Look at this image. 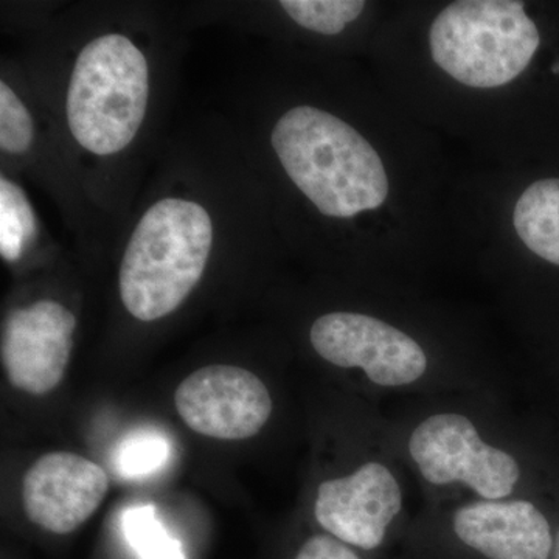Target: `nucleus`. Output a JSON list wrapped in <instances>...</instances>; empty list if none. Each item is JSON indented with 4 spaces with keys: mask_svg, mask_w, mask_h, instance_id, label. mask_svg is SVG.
<instances>
[{
    "mask_svg": "<svg viewBox=\"0 0 559 559\" xmlns=\"http://www.w3.org/2000/svg\"><path fill=\"white\" fill-rule=\"evenodd\" d=\"M272 148L286 175L330 218H353L380 209L390 182L380 154L347 121L297 106L280 117Z\"/></svg>",
    "mask_w": 559,
    "mask_h": 559,
    "instance_id": "f257e3e1",
    "label": "nucleus"
},
{
    "mask_svg": "<svg viewBox=\"0 0 559 559\" xmlns=\"http://www.w3.org/2000/svg\"><path fill=\"white\" fill-rule=\"evenodd\" d=\"M213 246V223L198 202L165 198L146 210L121 259L124 308L142 322L178 310L197 288Z\"/></svg>",
    "mask_w": 559,
    "mask_h": 559,
    "instance_id": "f03ea898",
    "label": "nucleus"
},
{
    "mask_svg": "<svg viewBox=\"0 0 559 559\" xmlns=\"http://www.w3.org/2000/svg\"><path fill=\"white\" fill-rule=\"evenodd\" d=\"M150 97V70L142 50L119 33L91 40L76 58L68 90V123L76 142L110 156L134 140Z\"/></svg>",
    "mask_w": 559,
    "mask_h": 559,
    "instance_id": "7ed1b4c3",
    "label": "nucleus"
},
{
    "mask_svg": "<svg viewBox=\"0 0 559 559\" xmlns=\"http://www.w3.org/2000/svg\"><path fill=\"white\" fill-rule=\"evenodd\" d=\"M539 44L538 27L516 0L452 2L429 32L433 62L473 90H496L516 80Z\"/></svg>",
    "mask_w": 559,
    "mask_h": 559,
    "instance_id": "20e7f679",
    "label": "nucleus"
},
{
    "mask_svg": "<svg viewBox=\"0 0 559 559\" xmlns=\"http://www.w3.org/2000/svg\"><path fill=\"white\" fill-rule=\"evenodd\" d=\"M409 451L430 484L462 481L485 500L507 498L521 477L516 460L485 443L473 421L463 415L425 419L412 433Z\"/></svg>",
    "mask_w": 559,
    "mask_h": 559,
    "instance_id": "39448f33",
    "label": "nucleus"
},
{
    "mask_svg": "<svg viewBox=\"0 0 559 559\" xmlns=\"http://www.w3.org/2000/svg\"><path fill=\"white\" fill-rule=\"evenodd\" d=\"M310 340L320 358L342 369L359 367L384 388L412 384L428 369L417 341L371 316L330 312L312 323Z\"/></svg>",
    "mask_w": 559,
    "mask_h": 559,
    "instance_id": "423d86ee",
    "label": "nucleus"
},
{
    "mask_svg": "<svg viewBox=\"0 0 559 559\" xmlns=\"http://www.w3.org/2000/svg\"><path fill=\"white\" fill-rule=\"evenodd\" d=\"M176 409L191 430L210 439L245 440L271 417L270 390L252 371L209 366L180 382Z\"/></svg>",
    "mask_w": 559,
    "mask_h": 559,
    "instance_id": "0eeeda50",
    "label": "nucleus"
},
{
    "mask_svg": "<svg viewBox=\"0 0 559 559\" xmlns=\"http://www.w3.org/2000/svg\"><path fill=\"white\" fill-rule=\"evenodd\" d=\"M75 329V316L55 300L10 311L0 345L10 384L32 395L57 388L69 366Z\"/></svg>",
    "mask_w": 559,
    "mask_h": 559,
    "instance_id": "6e6552de",
    "label": "nucleus"
},
{
    "mask_svg": "<svg viewBox=\"0 0 559 559\" xmlns=\"http://www.w3.org/2000/svg\"><path fill=\"white\" fill-rule=\"evenodd\" d=\"M108 488V476L97 463L73 452H50L25 473L22 503L33 524L68 535L98 510Z\"/></svg>",
    "mask_w": 559,
    "mask_h": 559,
    "instance_id": "1a4fd4ad",
    "label": "nucleus"
},
{
    "mask_svg": "<svg viewBox=\"0 0 559 559\" xmlns=\"http://www.w3.org/2000/svg\"><path fill=\"white\" fill-rule=\"evenodd\" d=\"M403 507V492L389 468L366 463L352 476L326 480L318 489L316 520L334 538L364 550L380 547Z\"/></svg>",
    "mask_w": 559,
    "mask_h": 559,
    "instance_id": "9d476101",
    "label": "nucleus"
},
{
    "mask_svg": "<svg viewBox=\"0 0 559 559\" xmlns=\"http://www.w3.org/2000/svg\"><path fill=\"white\" fill-rule=\"evenodd\" d=\"M455 535L489 559H549V522L527 500H481L455 511Z\"/></svg>",
    "mask_w": 559,
    "mask_h": 559,
    "instance_id": "9b49d317",
    "label": "nucleus"
},
{
    "mask_svg": "<svg viewBox=\"0 0 559 559\" xmlns=\"http://www.w3.org/2000/svg\"><path fill=\"white\" fill-rule=\"evenodd\" d=\"M513 224L533 253L559 266V179L532 183L514 205Z\"/></svg>",
    "mask_w": 559,
    "mask_h": 559,
    "instance_id": "f8f14e48",
    "label": "nucleus"
},
{
    "mask_svg": "<svg viewBox=\"0 0 559 559\" xmlns=\"http://www.w3.org/2000/svg\"><path fill=\"white\" fill-rule=\"evenodd\" d=\"M171 443L159 429H138L128 433L114 452V469L123 479H140L164 468Z\"/></svg>",
    "mask_w": 559,
    "mask_h": 559,
    "instance_id": "ddd939ff",
    "label": "nucleus"
},
{
    "mask_svg": "<svg viewBox=\"0 0 559 559\" xmlns=\"http://www.w3.org/2000/svg\"><path fill=\"white\" fill-rule=\"evenodd\" d=\"M121 530L139 559H186L182 544L165 530L153 506H135L124 511Z\"/></svg>",
    "mask_w": 559,
    "mask_h": 559,
    "instance_id": "4468645a",
    "label": "nucleus"
},
{
    "mask_svg": "<svg viewBox=\"0 0 559 559\" xmlns=\"http://www.w3.org/2000/svg\"><path fill=\"white\" fill-rule=\"evenodd\" d=\"M35 230V215L24 191L10 179H0V253L3 260L20 259Z\"/></svg>",
    "mask_w": 559,
    "mask_h": 559,
    "instance_id": "2eb2a0df",
    "label": "nucleus"
},
{
    "mask_svg": "<svg viewBox=\"0 0 559 559\" xmlns=\"http://www.w3.org/2000/svg\"><path fill=\"white\" fill-rule=\"evenodd\" d=\"M280 7L290 20L320 35H340L366 10L362 0H282Z\"/></svg>",
    "mask_w": 559,
    "mask_h": 559,
    "instance_id": "dca6fc26",
    "label": "nucleus"
},
{
    "mask_svg": "<svg viewBox=\"0 0 559 559\" xmlns=\"http://www.w3.org/2000/svg\"><path fill=\"white\" fill-rule=\"evenodd\" d=\"M35 130L31 112L13 90L0 83V148L3 153L24 154L31 150Z\"/></svg>",
    "mask_w": 559,
    "mask_h": 559,
    "instance_id": "f3484780",
    "label": "nucleus"
},
{
    "mask_svg": "<svg viewBox=\"0 0 559 559\" xmlns=\"http://www.w3.org/2000/svg\"><path fill=\"white\" fill-rule=\"evenodd\" d=\"M294 559H360L342 540L329 535H316L301 546Z\"/></svg>",
    "mask_w": 559,
    "mask_h": 559,
    "instance_id": "a211bd4d",
    "label": "nucleus"
},
{
    "mask_svg": "<svg viewBox=\"0 0 559 559\" xmlns=\"http://www.w3.org/2000/svg\"><path fill=\"white\" fill-rule=\"evenodd\" d=\"M554 559H559V532H558L557 540H555Z\"/></svg>",
    "mask_w": 559,
    "mask_h": 559,
    "instance_id": "6ab92c4d",
    "label": "nucleus"
},
{
    "mask_svg": "<svg viewBox=\"0 0 559 559\" xmlns=\"http://www.w3.org/2000/svg\"><path fill=\"white\" fill-rule=\"evenodd\" d=\"M554 72H555V73H559V64L554 66Z\"/></svg>",
    "mask_w": 559,
    "mask_h": 559,
    "instance_id": "aec40b11",
    "label": "nucleus"
}]
</instances>
